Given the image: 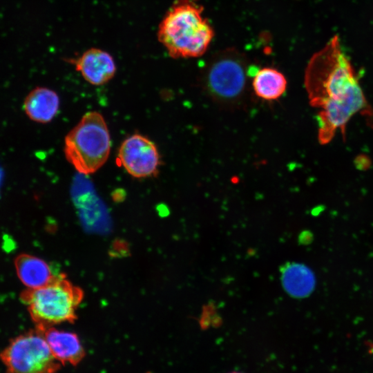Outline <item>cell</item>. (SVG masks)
Here are the masks:
<instances>
[{"mask_svg": "<svg viewBox=\"0 0 373 373\" xmlns=\"http://www.w3.org/2000/svg\"><path fill=\"white\" fill-rule=\"evenodd\" d=\"M305 85L311 106L318 110V138L322 144L329 143L338 131L344 136L345 126L355 114L373 118V110L337 35L312 57Z\"/></svg>", "mask_w": 373, "mask_h": 373, "instance_id": "1", "label": "cell"}, {"mask_svg": "<svg viewBox=\"0 0 373 373\" xmlns=\"http://www.w3.org/2000/svg\"><path fill=\"white\" fill-rule=\"evenodd\" d=\"M213 37V28L204 17L203 7L193 0L175 1L157 30L158 41L174 59L202 56Z\"/></svg>", "mask_w": 373, "mask_h": 373, "instance_id": "2", "label": "cell"}, {"mask_svg": "<svg viewBox=\"0 0 373 373\" xmlns=\"http://www.w3.org/2000/svg\"><path fill=\"white\" fill-rule=\"evenodd\" d=\"M83 298L82 289L70 282L64 274H57L41 287L28 288L20 295L39 332L62 323H73Z\"/></svg>", "mask_w": 373, "mask_h": 373, "instance_id": "3", "label": "cell"}, {"mask_svg": "<svg viewBox=\"0 0 373 373\" xmlns=\"http://www.w3.org/2000/svg\"><path fill=\"white\" fill-rule=\"evenodd\" d=\"M111 148L110 132L104 116L89 111L65 136L64 154L78 173L89 175L104 165Z\"/></svg>", "mask_w": 373, "mask_h": 373, "instance_id": "4", "label": "cell"}, {"mask_svg": "<svg viewBox=\"0 0 373 373\" xmlns=\"http://www.w3.org/2000/svg\"><path fill=\"white\" fill-rule=\"evenodd\" d=\"M250 72L247 57L238 49L228 48L210 58L202 73V81L213 99L231 104L238 102L245 94Z\"/></svg>", "mask_w": 373, "mask_h": 373, "instance_id": "5", "label": "cell"}, {"mask_svg": "<svg viewBox=\"0 0 373 373\" xmlns=\"http://www.w3.org/2000/svg\"><path fill=\"white\" fill-rule=\"evenodd\" d=\"M0 360L7 373H56L61 365L37 329L12 339L0 353Z\"/></svg>", "mask_w": 373, "mask_h": 373, "instance_id": "6", "label": "cell"}, {"mask_svg": "<svg viewBox=\"0 0 373 373\" xmlns=\"http://www.w3.org/2000/svg\"><path fill=\"white\" fill-rule=\"evenodd\" d=\"M117 157L119 165L135 178L156 176L161 165L155 144L138 133L128 136L122 142Z\"/></svg>", "mask_w": 373, "mask_h": 373, "instance_id": "7", "label": "cell"}, {"mask_svg": "<svg viewBox=\"0 0 373 373\" xmlns=\"http://www.w3.org/2000/svg\"><path fill=\"white\" fill-rule=\"evenodd\" d=\"M83 78L94 86L108 83L115 76L116 64L112 55L97 48L84 51L79 57L70 59Z\"/></svg>", "mask_w": 373, "mask_h": 373, "instance_id": "8", "label": "cell"}, {"mask_svg": "<svg viewBox=\"0 0 373 373\" xmlns=\"http://www.w3.org/2000/svg\"><path fill=\"white\" fill-rule=\"evenodd\" d=\"M40 332L43 334L52 354L61 365L75 366L85 356L84 347L75 333L52 327Z\"/></svg>", "mask_w": 373, "mask_h": 373, "instance_id": "9", "label": "cell"}, {"mask_svg": "<svg viewBox=\"0 0 373 373\" xmlns=\"http://www.w3.org/2000/svg\"><path fill=\"white\" fill-rule=\"evenodd\" d=\"M59 106V97L55 90L47 87L38 86L25 97L23 109L32 121L47 124L56 117Z\"/></svg>", "mask_w": 373, "mask_h": 373, "instance_id": "10", "label": "cell"}, {"mask_svg": "<svg viewBox=\"0 0 373 373\" xmlns=\"http://www.w3.org/2000/svg\"><path fill=\"white\" fill-rule=\"evenodd\" d=\"M280 271L283 287L291 297L306 298L314 290L315 274L307 265L288 262L280 267Z\"/></svg>", "mask_w": 373, "mask_h": 373, "instance_id": "11", "label": "cell"}, {"mask_svg": "<svg viewBox=\"0 0 373 373\" xmlns=\"http://www.w3.org/2000/svg\"><path fill=\"white\" fill-rule=\"evenodd\" d=\"M20 280L28 288L36 289L51 282L55 276L48 264L36 256L23 254L15 260Z\"/></svg>", "mask_w": 373, "mask_h": 373, "instance_id": "12", "label": "cell"}, {"mask_svg": "<svg viewBox=\"0 0 373 373\" xmlns=\"http://www.w3.org/2000/svg\"><path fill=\"white\" fill-rule=\"evenodd\" d=\"M287 79L278 70L265 67L256 70L253 75L252 88L255 94L265 100H275L286 90Z\"/></svg>", "mask_w": 373, "mask_h": 373, "instance_id": "13", "label": "cell"}, {"mask_svg": "<svg viewBox=\"0 0 373 373\" xmlns=\"http://www.w3.org/2000/svg\"><path fill=\"white\" fill-rule=\"evenodd\" d=\"M230 373H242V372H231Z\"/></svg>", "mask_w": 373, "mask_h": 373, "instance_id": "14", "label": "cell"}]
</instances>
